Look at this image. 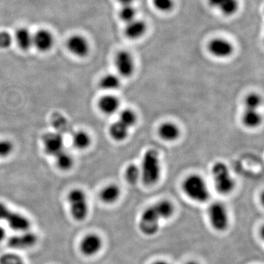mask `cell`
Instances as JSON below:
<instances>
[{"label":"cell","mask_w":264,"mask_h":264,"mask_svg":"<svg viewBox=\"0 0 264 264\" xmlns=\"http://www.w3.org/2000/svg\"><path fill=\"white\" fill-rule=\"evenodd\" d=\"M0 264H24V263L19 255L6 253L0 257Z\"/></svg>","instance_id":"f546056e"},{"label":"cell","mask_w":264,"mask_h":264,"mask_svg":"<svg viewBox=\"0 0 264 264\" xmlns=\"http://www.w3.org/2000/svg\"><path fill=\"white\" fill-rule=\"evenodd\" d=\"M55 156L57 166L62 170H69L73 167V157L68 152L63 150Z\"/></svg>","instance_id":"cb8c5ba5"},{"label":"cell","mask_w":264,"mask_h":264,"mask_svg":"<svg viewBox=\"0 0 264 264\" xmlns=\"http://www.w3.org/2000/svg\"><path fill=\"white\" fill-rule=\"evenodd\" d=\"M152 264H170L169 263L165 261H157L156 262L153 263Z\"/></svg>","instance_id":"d590c367"},{"label":"cell","mask_w":264,"mask_h":264,"mask_svg":"<svg viewBox=\"0 0 264 264\" xmlns=\"http://www.w3.org/2000/svg\"><path fill=\"white\" fill-rule=\"evenodd\" d=\"M183 190L189 198L195 202L203 204L209 199V189L201 175H189L183 182Z\"/></svg>","instance_id":"3957f363"},{"label":"cell","mask_w":264,"mask_h":264,"mask_svg":"<svg viewBox=\"0 0 264 264\" xmlns=\"http://www.w3.org/2000/svg\"><path fill=\"white\" fill-rule=\"evenodd\" d=\"M120 195V188L115 184H110L104 187L100 193V198L105 204H113Z\"/></svg>","instance_id":"d6986e66"},{"label":"cell","mask_w":264,"mask_h":264,"mask_svg":"<svg viewBox=\"0 0 264 264\" xmlns=\"http://www.w3.org/2000/svg\"><path fill=\"white\" fill-rule=\"evenodd\" d=\"M37 241L38 237L36 234L33 233H25L10 238L8 239V245L14 249H28L34 246Z\"/></svg>","instance_id":"7c38bea8"},{"label":"cell","mask_w":264,"mask_h":264,"mask_svg":"<svg viewBox=\"0 0 264 264\" xmlns=\"http://www.w3.org/2000/svg\"><path fill=\"white\" fill-rule=\"evenodd\" d=\"M16 40L19 46L24 50H27L33 44V36L25 28H21L16 33Z\"/></svg>","instance_id":"7402d4cb"},{"label":"cell","mask_w":264,"mask_h":264,"mask_svg":"<svg viewBox=\"0 0 264 264\" xmlns=\"http://www.w3.org/2000/svg\"><path fill=\"white\" fill-rule=\"evenodd\" d=\"M118 76L114 75H107L101 78L99 82L100 88L104 91H115L120 87Z\"/></svg>","instance_id":"603a6c76"},{"label":"cell","mask_w":264,"mask_h":264,"mask_svg":"<svg viewBox=\"0 0 264 264\" xmlns=\"http://www.w3.org/2000/svg\"><path fill=\"white\" fill-rule=\"evenodd\" d=\"M0 220L8 223V226L18 231H26L30 227L28 219L18 213L11 211L5 204L0 202Z\"/></svg>","instance_id":"52a82bcc"},{"label":"cell","mask_w":264,"mask_h":264,"mask_svg":"<svg viewBox=\"0 0 264 264\" xmlns=\"http://www.w3.org/2000/svg\"><path fill=\"white\" fill-rule=\"evenodd\" d=\"M33 44L38 50L46 52L52 47L53 37L49 32L40 30L33 36Z\"/></svg>","instance_id":"ac0fdd59"},{"label":"cell","mask_w":264,"mask_h":264,"mask_svg":"<svg viewBox=\"0 0 264 264\" xmlns=\"http://www.w3.org/2000/svg\"><path fill=\"white\" fill-rule=\"evenodd\" d=\"M5 237V230L0 226V242H2Z\"/></svg>","instance_id":"e575fe53"},{"label":"cell","mask_w":264,"mask_h":264,"mask_svg":"<svg viewBox=\"0 0 264 264\" xmlns=\"http://www.w3.org/2000/svg\"><path fill=\"white\" fill-rule=\"evenodd\" d=\"M141 178L146 185L152 186L157 183L161 175L159 155L155 149H149L145 153L142 161Z\"/></svg>","instance_id":"7a4b0ae2"},{"label":"cell","mask_w":264,"mask_h":264,"mask_svg":"<svg viewBox=\"0 0 264 264\" xmlns=\"http://www.w3.org/2000/svg\"><path fill=\"white\" fill-rule=\"evenodd\" d=\"M102 247V239L97 234H88L85 236L80 244L82 253L87 256H93L99 252Z\"/></svg>","instance_id":"8fae6325"},{"label":"cell","mask_w":264,"mask_h":264,"mask_svg":"<svg viewBox=\"0 0 264 264\" xmlns=\"http://www.w3.org/2000/svg\"><path fill=\"white\" fill-rule=\"evenodd\" d=\"M208 49L211 55L218 58L228 57L233 52V45L223 38L213 39L208 43Z\"/></svg>","instance_id":"9c48e42d"},{"label":"cell","mask_w":264,"mask_h":264,"mask_svg":"<svg viewBox=\"0 0 264 264\" xmlns=\"http://www.w3.org/2000/svg\"><path fill=\"white\" fill-rule=\"evenodd\" d=\"M98 108L106 114H113L120 107V100L113 95H107L101 97L98 103Z\"/></svg>","instance_id":"9a60e30c"},{"label":"cell","mask_w":264,"mask_h":264,"mask_svg":"<svg viewBox=\"0 0 264 264\" xmlns=\"http://www.w3.org/2000/svg\"><path fill=\"white\" fill-rule=\"evenodd\" d=\"M71 207L72 217L76 221H82L88 214V206L87 197L82 190L76 189L69 192L68 196Z\"/></svg>","instance_id":"5b68a950"},{"label":"cell","mask_w":264,"mask_h":264,"mask_svg":"<svg viewBox=\"0 0 264 264\" xmlns=\"http://www.w3.org/2000/svg\"><path fill=\"white\" fill-rule=\"evenodd\" d=\"M68 49L73 55L77 57L86 56L89 52V44L85 38L75 36L69 39L67 43Z\"/></svg>","instance_id":"4fadbf2b"},{"label":"cell","mask_w":264,"mask_h":264,"mask_svg":"<svg viewBox=\"0 0 264 264\" xmlns=\"http://www.w3.org/2000/svg\"><path fill=\"white\" fill-rule=\"evenodd\" d=\"M12 43V38L9 33L6 32H2L0 33V48L7 49Z\"/></svg>","instance_id":"d6a6232c"},{"label":"cell","mask_w":264,"mask_h":264,"mask_svg":"<svg viewBox=\"0 0 264 264\" xmlns=\"http://www.w3.org/2000/svg\"><path fill=\"white\" fill-rule=\"evenodd\" d=\"M119 121L123 123L126 127H133L137 123V117L136 113L130 109L122 110L119 114Z\"/></svg>","instance_id":"484cf974"},{"label":"cell","mask_w":264,"mask_h":264,"mask_svg":"<svg viewBox=\"0 0 264 264\" xmlns=\"http://www.w3.org/2000/svg\"><path fill=\"white\" fill-rule=\"evenodd\" d=\"M262 104V98L257 94H250L245 100L246 110H258Z\"/></svg>","instance_id":"83f0119b"},{"label":"cell","mask_w":264,"mask_h":264,"mask_svg":"<svg viewBox=\"0 0 264 264\" xmlns=\"http://www.w3.org/2000/svg\"><path fill=\"white\" fill-rule=\"evenodd\" d=\"M175 208L170 201L163 200L146 208L139 221V230L146 236L157 233L162 220H168L173 215Z\"/></svg>","instance_id":"6da1fadb"},{"label":"cell","mask_w":264,"mask_h":264,"mask_svg":"<svg viewBox=\"0 0 264 264\" xmlns=\"http://www.w3.org/2000/svg\"><path fill=\"white\" fill-rule=\"evenodd\" d=\"M208 217L211 226L217 231H225L228 227L229 217L227 209L223 204L215 202L208 208Z\"/></svg>","instance_id":"8992f818"},{"label":"cell","mask_w":264,"mask_h":264,"mask_svg":"<svg viewBox=\"0 0 264 264\" xmlns=\"http://www.w3.org/2000/svg\"><path fill=\"white\" fill-rule=\"evenodd\" d=\"M216 190L221 194H228L235 188V181L228 168L223 162H216L211 170Z\"/></svg>","instance_id":"277c9868"},{"label":"cell","mask_w":264,"mask_h":264,"mask_svg":"<svg viewBox=\"0 0 264 264\" xmlns=\"http://www.w3.org/2000/svg\"><path fill=\"white\" fill-rule=\"evenodd\" d=\"M185 264H197V262H195V261H188V262L187 263H186Z\"/></svg>","instance_id":"8d00e7d4"},{"label":"cell","mask_w":264,"mask_h":264,"mask_svg":"<svg viewBox=\"0 0 264 264\" xmlns=\"http://www.w3.org/2000/svg\"><path fill=\"white\" fill-rule=\"evenodd\" d=\"M179 128L173 123L166 122L159 126V134L162 140L168 142H173L180 137Z\"/></svg>","instance_id":"e0dca14e"},{"label":"cell","mask_w":264,"mask_h":264,"mask_svg":"<svg viewBox=\"0 0 264 264\" xmlns=\"http://www.w3.org/2000/svg\"><path fill=\"white\" fill-rule=\"evenodd\" d=\"M210 6L220 10L224 15L232 16L239 8L237 0H208Z\"/></svg>","instance_id":"5bb4252c"},{"label":"cell","mask_w":264,"mask_h":264,"mask_svg":"<svg viewBox=\"0 0 264 264\" xmlns=\"http://www.w3.org/2000/svg\"><path fill=\"white\" fill-rule=\"evenodd\" d=\"M136 14H137V12H136L135 8L132 5H125V6L122 7L120 13H119L120 18L126 23L130 22V21L135 19Z\"/></svg>","instance_id":"f1b7e54d"},{"label":"cell","mask_w":264,"mask_h":264,"mask_svg":"<svg viewBox=\"0 0 264 264\" xmlns=\"http://www.w3.org/2000/svg\"><path fill=\"white\" fill-rule=\"evenodd\" d=\"M72 140H73V144L75 148L81 149V150L89 147L91 143V137L87 132H84V131H79V132H76L73 135Z\"/></svg>","instance_id":"d4e9b609"},{"label":"cell","mask_w":264,"mask_h":264,"mask_svg":"<svg viewBox=\"0 0 264 264\" xmlns=\"http://www.w3.org/2000/svg\"><path fill=\"white\" fill-rule=\"evenodd\" d=\"M123 6L125 5H132V2H134V0H117Z\"/></svg>","instance_id":"836d02e7"},{"label":"cell","mask_w":264,"mask_h":264,"mask_svg":"<svg viewBox=\"0 0 264 264\" xmlns=\"http://www.w3.org/2000/svg\"><path fill=\"white\" fill-rule=\"evenodd\" d=\"M43 142L45 151L48 154L56 156L63 151V137L58 133H47L43 137Z\"/></svg>","instance_id":"30bf717a"},{"label":"cell","mask_w":264,"mask_h":264,"mask_svg":"<svg viewBox=\"0 0 264 264\" xmlns=\"http://www.w3.org/2000/svg\"><path fill=\"white\" fill-rule=\"evenodd\" d=\"M125 177H126V181L129 184L134 185L141 178L140 168L134 164H131L126 169Z\"/></svg>","instance_id":"4316f807"},{"label":"cell","mask_w":264,"mask_h":264,"mask_svg":"<svg viewBox=\"0 0 264 264\" xmlns=\"http://www.w3.org/2000/svg\"><path fill=\"white\" fill-rule=\"evenodd\" d=\"M129 128L120 123L119 120L112 123L109 129L110 137L117 142H122L127 138L129 135Z\"/></svg>","instance_id":"ffe728a7"},{"label":"cell","mask_w":264,"mask_h":264,"mask_svg":"<svg viewBox=\"0 0 264 264\" xmlns=\"http://www.w3.org/2000/svg\"><path fill=\"white\" fill-rule=\"evenodd\" d=\"M262 121V116L258 110H246L242 115L244 125L249 129L258 127Z\"/></svg>","instance_id":"44dd1931"},{"label":"cell","mask_w":264,"mask_h":264,"mask_svg":"<svg viewBox=\"0 0 264 264\" xmlns=\"http://www.w3.org/2000/svg\"><path fill=\"white\" fill-rule=\"evenodd\" d=\"M153 5L161 12H169L173 8L172 0H153Z\"/></svg>","instance_id":"4dcf8cb0"},{"label":"cell","mask_w":264,"mask_h":264,"mask_svg":"<svg viewBox=\"0 0 264 264\" xmlns=\"http://www.w3.org/2000/svg\"><path fill=\"white\" fill-rule=\"evenodd\" d=\"M14 146L12 143L8 140L0 141V157H7L12 153Z\"/></svg>","instance_id":"1f68e13d"},{"label":"cell","mask_w":264,"mask_h":264,"mask_svg":"<svg viewBox=\"0 0 264 264\" xmlns=\"http://www.w3.org/2000/svg\"><path fill=\"white\" fill-rule=\"evenodd\" d=\"M146 31V24L141 20L134 19L127 23L125 28V34L129 38L134 40L141 38Z\"/></svg>","instance_id":"2e32d148"},{"label":"cell","mask_w":264,"mask_h":264,"mask_svg":"<svg viewBox=\"0 0 264 264\" xmlns=\"http://www.w3.org/2000/svg\"><path fill=\"white\" fill-rule=\"evenodd\" d=\"M117 72L123 77H130L134 72V62L132 55L126 51L117 52L114 58Z\"/></svg>","instance_id":"ba28073f"}]
</instances>
